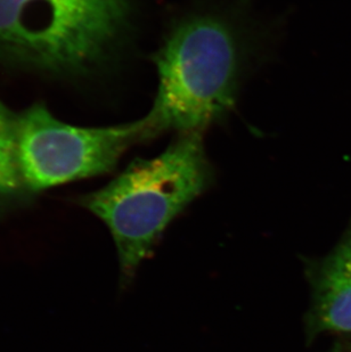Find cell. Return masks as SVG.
I'll return each instance as SVG.
<instances>
[{
    "instance_id": "cell-1",
    "label": "cell",
    "mask_w": 351,
    "mask_h": 352,
    "mask_svg": "<svg viewBox=\"0 0 351 352\" xmlns=\"http://www.w3.org/2000/svg\"><path fill=\"white\" fill-rule=\"evenodd\" d=\"M213 178L204 131L198 130L177 133L162 153L135 160L103 188L79 197L112 235L121 285L133 282L167 227L209 190Z\"/></svg>"
},
{
    "instance_id": "cell-2",
    "label": "cell",
    "mask_w": 351,
    "mask_h": 352,
    "mask_svg": "<svg viewBox=\"0 0 351 352\" xmlns=\"http://www.w3.org/2000/svg\"><path fill=\"white\" fill-rule=\"evenodd\" d=\"M241 34L226 17L193 13L170 27L152 62L158 89L144 119L149 140L204 131L235 105L243 67Z\"/></svg>"
},
{
    "instance_id": "cell-3",
    "label": "cell",
    "mask_w": 351,
    "mask_h": 352,
    "mask_svg": "<svg viewBox=\"0 0 351 352\" xmlns=\"http://www.w3.org/2000/svg\"><path fill=\"white\" fill-rule=\"evenodd\" d=\"M149 140L142 118L81 126L61 121L43 104L15 111L0 100V199L111 173L127 151Z\"/></svg>"
},
{
    "instance_id": "cell-4",
    "label": "cell",
    "mask_w": 351,
    "mask_h": 352,
    "mask_svg": "<svg viewBox=\"0 0 351 352\" xmlns=\"http://www.w3.org/2000/svg\"><path fill=\"white\" fill-rule=\"evenodd\" d=\"M130 10L131 0H0V56L86 74L112 53Z\"/></svg>"
},
{
    "instance_id": "cell-5",
    "label": "cell",
    "mask_w": 351,
    "mask_h": 352,
    "mask_svg": "<svg viewBox=\"0 0 351 352\" xmlns=\"http://www.w3.org/2000/svg\"><path fill=\"white\" fill-rule=\"evenodd\" d=\"M304 266L310 287L307 343L324 334L351 336V217L334 248L321 258L304 259Z\"/></svg>"
}]
</instances>
